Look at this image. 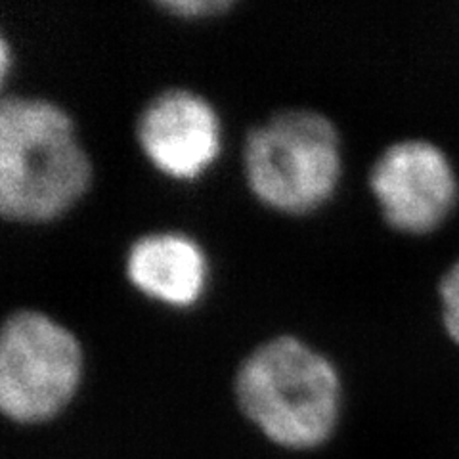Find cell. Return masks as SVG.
<instances>
[{
    "label": "cell",
    "instance_id": "1",
    "mask_svg": "<svg viewBox=\"0 0 459 459\" xmlns=\"http://www.w3.org/2000/svg\"><path fill=\"white\" fill-rule=\"evenodd\" d=\"M92 182L91 157L69 113L47 98L0 102V214L20 224L62 217Z\"/></svg>",
    "mask_w": 459,
    "mask_h": 459
},
{
    "label": "cell",
    "instance_id": "2",
    "mask_svg": "<svg viewBox=\"0 0 459 459\" xmlns=\"http://www.w3.org/2000/svg\"><path fill=\"white\" fill-rule=\"evenodd\" d=\"M241 413L278 446L318 448L339 421L341 379L325 354L295 335L255 347L236 371Z\"/></svg>",
    "mask_w": 459,
    "mask_h": 459
},
{
    "label": "cell",
    "instance_id": "3",
    "mask_svg": "<svg viewBox=\"0 0 459 459\" xmlns=\"http://www.w3.org/2000/svg\"><path fill=\"white\" fill-rule=\"evenodd\" d=\"M342 170L333 121L314 109H283L253 126L243 143V172L253 195L285 214L320 209Z\"/></svg>",
    "mask_w": 459,
    "mask_h": 459
},
{
    "label": "cell",
    "instance_id": "4",
    "mask_svg": "<svg viewBox=\"0 0 459 459\" xmlns=\"http://www.w3.org/2000/svg\"><path fill=\"white\" fill-rule=\"evenodd\" d=\"M82 377L75 333L40 310L12 312L0 329V410L20 425L45 423L74 400Z\"/></svg>",
    "mask_w": 459,
    "mask_h": 459
},
{
    "label": "cell",
    "instance_id": "5",
    "mask_svg": "<svg viewBox=\"0 0 459 459\" xmlns=\"http://www.w3.org/2000/svg\"><path fill=\"white\" fill-rule=\"evenodd\" d=\"M369 188L394 230L425 234L454 207L457 182L448 157L427 140L386 148L369 170Z\"/></svg>",
    "mask_w": 459,
    "mask_h": 459
},
{
    "label": "cell",
    "instance_id": "6",
    "mask_svg": "<svg viewBox=\"0 0 459 459\" xmlns=\"http://www.w3.org/2000/svg\"><path fill=\"white\" fill-rule=\"evenodd\" d=\"M136 140L146 160L165 177L194 180L219 160L221 117L205 96L172 86L142 108Z\"/></svg>",
    "mask_w": 459,
    "mask_h": 459
},
{
    "label": "cell",
    "instance_id": "7",
    "mask_svg": "<svg viewBox=\"0 0 459 459\" xmlns=\"http://www.w3.org/2000/svg\"><path fill=\"white\" fill-rule=\"evenodd\" d=\"M125 274L142 295L172 308L199 303L209 280V263L199 243L182 232H152L131 243Z\"/></svg>",
    "mask_w": 459,
    "mask_h": 459
},
{
    "label": "cell",
    "instance_id": "8",
    "mask_svg": "<svg viewBox=\"0 0 459 459\" xmlns=\"http://www.w3.org/2000/svg\"><path fill=\"white\" fill-rule=\"evenodd\" d=\"M157 6L175 18L201 20L228 12L234 3H228V0H163V3H157Z\"/></svg>",
    "mask_w": 459,
    "mask_h": 459
},
{
    "label": "cell",
    "instance_id": "9",
    "mask_svg": "<svg viewBox=\"0 0 459 459\" xmlns=\"http://www.w3.org/2000/svg\"><path fill=\"white\" fill-rule=\"evenodd\" d=\"M440 299L444 310V325H446L450 337L459 342V258L442 278Z\"/></svg>",
    "mask_w": 459,
    "mask_h": 459
}]
</instances>
